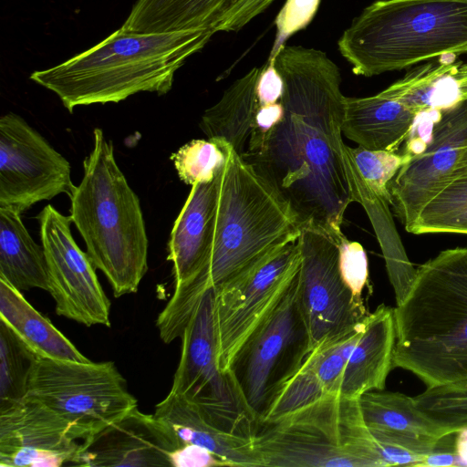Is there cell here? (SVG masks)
Instances as JSON below:
<instances>
[{
    "label": "cell",
    "mask_w": 467,
    "mask_h": 467,
    "mask_svg": "<svg viewBox=\"0 0 467 467\" xmlns=\"http://www.w3.org/2000/svg\"><path fill=\"white\" fill-rule=\"evenodd\" d=\"M369 431L386 467H419L439 440L379 430Z\"/></svg>",
    "instance_id": "obj_33"
},
{
    "label": "cell",
    "mask_w": 467,
    "mask_h": 467,
    "mask_svg": "<svg viewBox=\"0 0 467 467\" xmlns=\"http://www.w3.org/2000/svg\"><path fill=\"white\" fill-rule=\"evenodd\" d=\"M39 357L0 320V410L25 398Z\"/></svg>",
    "instance_id": "obj_29"
},
{
    "label": "cell",
    "mask_w": 467,
    "mask_h": 467,
    "mask_svg": "<svg viewBox=\"0 0 467 467\" xmlns=\"http://www.w3.org/2000/svg\"><path fill=\"white\" fill-rule=\"evenodd\" d=\"M179 447L163 423L137 407L82 441L69 465L172 466L173 454Z\"/></svg>",
    "instance_id": "obj_17"
},
{
    "label": "cell",
    "mask_w": 467,
    "mask_h": 467,
    "mask_svg": "<svg viewBox=\"0 0 467 467\" xmlns=\"http://www.w3.org/2000/svg\"><path fill=\"white\" fill-rule=\"evenodd\" d=\"M93 137L69 212L86 253L119 297L136 293L148 271V237L139 197L117 164L112 142L101 129Z\"/></svg>",
    "instance_id": "obj_5"
},
{
    "label": "cell",
    "mask_w": 467,
    "mask_h": 467,
    "mask_svg": "<svg viewBox=\"0 0 467 467\" xmlns=\"http://www.w3.org/2000/svg\"><path fill=\"white\" fill-rule=\"evenodd\" d=\"M383 91L415 114L425 109L447 110L467 100V63L441 58L428 62L410 69Z\"/></svg>",
    "instance_id": "obj_22"
},
{
    "label": "cell",
    "mask_w": 467,
    "mask_h": 467,
    "mask_svg": "<svg viewBox=\"0 0 467 467\" xmlns=\"http://www.w3.org/2000/svg\"><path fill=\"white\" fill-rule=\"evenodd\" d=\"M368 430L404 433L437 440L448 434L416 404L413 397L400 392L372 390L358 398Z\"/></svg>",
    "instance_id": "obj_27"
},
{
    "label": "cell",
    "mask_w": 467,
    "mask_h": 467,
    "mask_svg": "<svg viewBox=\"0 0 467 467\" xmlns=\"http://www.w3.org/2000/svg\"><path fill=\"white\" fill-rule=\"evenodd\" d=\"M226 158L225 149L211 140H192L171 156L180 179L189 185L213 180Z\"/></svg>",
    "instance_id": "obj_30"
},
{
    "label": "cell",
    "mask_w": 467,
    "mask_h": 467,
    "mask_svg": "<svg viewBox=\"0 0 467 467\" xmlns=\"http://www.w3.org/2000/svg\"><path fill=\"white\" fill-rule=\"evenodd\" d=\"M297 276L298 273L277 306L240 347L227 370L257 422L265 418L311 350Z\"/></svg>",
    "instance_id": "obj_8"
},
{
    "label": "cell",
    "mask_w": 467,
    "mask_h": 467,
    "mask_svg": "<svg viewBox=\"0 0 467 467\" xmlns=\"http://www.w3.org/2000/svg\"><path fill=\"white\" fill-rule=\"evenodd\" d=\"M393 313V368L411 372L426 388L466 387L467 247L441 251L420 265Z\"/></svg>",
    "instance_id": "obj_3"
},
{
    "label": "cell",
    "mask_w": 467,
    "mask_h": 467,
    "mask_svg": "<svg viewBox=\"0 0 467 467\" xmlns=\"http://www.w3.org/2000/svg\"><path fill=\"white\" fill-rule=\"evenodd\" d=\"M337 47L358 76L467 54V0H378L343 32Z\"/></svg>",
    "instance_id": "obj_6"
},
{
    "label": "cell",
    "mask_w": 467,
    "mask_h": 467,
    "mask_svg": "<svg viewBox=\"0 0 467 467\" xmlns=\"http://www.w3.org/2000/svg\"><path fill=\"white\" fill-rule=\"evenodd\" d=\"M413 398L417 406L448 433L467 427V386L426 388Z\"/></svg>",
    "instance_id": "obj_31"
},
{
    "label": "cell",
    "mask_w": 467,
    "mask_h": 467,
    "mask_svg": "<svg viewBox=\"0 0 467 467\" xmlns=\"http://www.w3.org/2000/svg\"><path fill=\"white\" fill-rule=\"evenodd\" d=\"M415 115L383 90L370 97H346L342 132L366 149L399 151Z\"/></svg>",
    "instance_id": "obj_21"
},
{
    "label": "cell",
    "mask_w": 467,
    "mask_h": 467,
    "mask_svg": "<svg viewBox=\"0 0 467 467\" xmlns=\"http://www.w3.org/2000/svg\"><path fill=\"white\" fill-rule=\"evenodd\" d=\"M344 336L345 334L337 339L316 347L305 360L327 394L340 392L343 373L348 361V357L343 350Z\"/></svg>",
    "instance_id": "obj_35"
},
{
    "label": "cell",
    "mask_w": 467,
    "mask_h": 467,
    "mask_svg": "<svg viewBox=\"0 0 467 467\" xmlns=\"http://www.w3.org/2000/svg\"><path fill=\"white\" fill-rule=\"evenodd\" d=\"M298 241L301 265L297 292L312 350L351 330L368 313L362 297L354 296L342 278L337 238L304 226Z\"/></svg>",
    "instance_id": "obj_12"
},
{
    "label": "cell",
    "mask_w": 467,
    "mask_h": 467,
    "mask_svg": "<svg viewBox=\"0 0 467 467\" xmlns=\"http://www.w3.org/2000/svg\"><path fill=\"white\" fill-rule=\"evenodd\" d=\"M172 466L176 467H215L226 466L225 462L213 452L202 447L184 445L173 454Z\"/></svg>",
    "instance_id": "obj_41"
},
{
    "label": "cell",
    "mask_w": 467,
    "mask_h": 467,
    "mask_svg": "<svg viewBox=\"0 0 467 467\" xmlns=\"http://www.w3.org/2000/svg\"><path fill=\"white\" fill-rule=\"evenodd\" d=\"M467 176V100L442 111L424 151L402 165L388 185L390 206L405 229L454 181Z\"/></svg>",
    "instance_id": "obj_15"
},
{
    "label": "cell",
    "mask_w": 467,
    "mask_h": 467,
    "mask_svg": "<svg viewBox=\"0 0 467 467\" xmlns=\"http://www.w3.org/2000/svg\"><path fill=\"white\" fill-rule=\"evenodd\" d=\"M274 1L232 0L215 17L211 29L213 33L238 31L268 8Z\"/></svg>",
    "instance_id": "obj_38"
},
{
    "label": "cell",
    "mask_w": 467,
    "mask_h": 467,
    "mask_svg": "<svg viewBox=\"0 0 467 467\" xmlns=\"http://www.w3.org/2000/svg\"><path fill=\"white\" fill-rule=\"evenodd\" d=\"M0 320L40 358L89 361L48 318L29 304L21 291L2 278Z\"/></svg>",
    "instance_id": "obj_24"
},
{
    "label": "cell",
    "mask_w": 467,
    "mask_h": 467,
    "mask_svg": "<svg viewBox=\"0 0 467 467\" xmlns=\"http://www.w3.org/2000/svg\"><path fill=\"white\" fill-rule=\"evenodd\" d=\"M357 169L368 186L390 205L388 185L409 159L400 151L349 147Z\"/></svg>",
    "instance_id": "obj_32"
},
{
    "label": "cell",
    "mask_w": 467,
    "mask_h": 467,
    "mask_svg": "<svg viewBox=\"0 0 467 467\" xmlns=\"http://www.w3.org/2000/svg\"><path fill=\"white\" fill-rule=\"evenodd\" d=\"M261 69L254 67L236 79L200 121L208 140L229 146L240 156L246 150L260 107L256 85Z\"/></svg>",
    "instance_id": "obj_23"
},
{
    "label": "cell",
    "mask_w": 467,
    "mask_h": 467,
    "mask_svg": "<svg viewBox=\"0 0 467 467\" xmlns=\"http://www.w3.org/2000/svg\"><path fill=\"white\" fill-rule=\"evenodd\" d=\"M455 432L441 437L419 467H455Z\"/></svg>",
    "instance_id": "obj_42"
},
{
    "label": "cell",
    "mask_w": 467,
    "mask_h": 467,
    "mask_svg": "<svg viewBox=\"0 0 467 467\" xmlns=\"http://www.w3.org/2000/svg\"><path fill=\"white\" fill-rule=\"evenodd\" d=\"M44 248L48 291L58 316L87 327H110V302L102 289L96 267L71 234L69 216L47 204L37 216Z\"/></svg>",
    "instance_id": "obj_14"
},
{
    "label": "cell",
    "mask_w": 467,
    "mask_h": 467,
    "mask_svg": "<svg viewBox=\"0 0 467 467\" xmlns=\"http://www.w3.org/2000/svg\"><path fill=\"white\" fill-rule=\"evenodd\" d=\"M26 396L66 420L86 440L138 407L112 361L78 362L38 358Z\"/></svg>",
    "instance_id": "obj_9"
},
{
    "label": "cell",
    "mask_w": 467,
    "mask_h": 467,
    "mask_svg": "<svg viewBox=\"0 0 467 467\" xmlns=\"http://www.w3.org/2000/svg\"><path fill=\"white\" fill-rule=\"evenodd\" d=\"M171 392L192 402L216 428L253 440L258 422L229 371L218 364L214 289L203 293L185 327Z\"/></svg>",
    "instance_id": "obj_10"
},
{
    "label": "cell",
    "mask_w": 467,
    "mask_h": 467,
    "mask_svg": "<svg viewBox=\"0 0 467 467\" xmlns=\"http://www.w3.org/2000/svg\"><path fill=\"white\" fill-rule=\"evenodd\" d=\"M257 99L260 106L279 102L284 93L283 78L275 66L274 59H268L262 67L257 85Z\"/></svg>",
    "instance_id": "obj_40"
},
{
    "label": "cell",
    "mask_w": 467,
    "mask_h": 467,
    "mask_svg": "<svg viewBox=\"0 0 467 467\" xmlns=\"http://www.w3.org/2000/svg\"><path fill=\"white\" fill-rule=\"evenodd\" d=\"M441 115L442 111L437 109H425L415 115L410 132L402 144V150H399L409 159V161L427 148Z\"/></svg>",
    "instance_id": "obj_39"
},
{
    "label": "cell",
    "mask_w": 467,
    "mask_h": 467,
    "mask_svg": "<svg viewBox=\"0 0 467 467\" xmlns=\"http://www.w3.org/2000/svg\"><path fill=\"white\" fill-rule=\"evenodd\" d=\"M78 441L66 420L34 398L0 410L1 467L69 465L80 447Z\"/></svg>",
    "instance_id": "obj_16"
},
{
    "label": "cell",
    "mask_w": 467,
    "mask_h": 467,
    "mask_svg": "<svg viewBox=\"0 0 467 467\" xmlns=\"http://www.w3.org/2000/svg\"><path fill=\"white\" fill-rule=\"evenodd\" d=\"M327 394L315 372L304 362L301 368L282 388L262 421L279 418Z\"/></svg>",
    "instance_id": "obj_34"
},
{
    "label": "cell",
    "mask_w": 467,
    "mask_h": 467,
    "mask_svg": "<svg viewBox=\"0 0 467 467\" xmlns=\"http://www.w3.org/2000/svg\"><path fill=\"white\" fill-rule=\"evenodd\" d=\"M455 467H467V427L461 428L454 435Z\"/></svg>",
    "instance_id": "obj_43"
},
{
    "label": "cell",
    "mask_w": 467,
    "mask_h": 467,
    "mask_svg": "<svg viewBox=\"0 0 467 467\" xmlns=\"http://www.w3.org/2000/svg\"><path fill=\"white\" fill-rule=\"evenodd\" d=\"M232 0H137L120 27L133 34L211 29Z\"/></svg>",
    "instance_id": "obj_26"
},
{
    "label": "cell",
    "mask_w": 467,
    "mask_h": 467,
    "mask_svg": "<svg viewBox=\"0 0 467 467\" xmlns=\"http://www.w3.org/2000/svg\"><path fill=\"white\" fill-rule=\"evenodd\" d=\"M68 161L20 116L0 118V207L20 213L75 190Z\"/></svg>",
    "instance_id": "obj_13"
},
{
    "label": "cell",
    "mask_w": 467,
    "mask_h": 467,
    "mask_svg": "<svg viewBox=\"0 0 467 467\" xmlns=\"http://www.w3.org/2000/svg\"><path fill=\"white\" fill-rule=\"evenodd\" d=\"M405 230L414 234H467V176L454 181L430 201Z\"/></svg>",
    "instance_id": "obj_28"
},
{
    "label": "cell",
    "mask_w": 467,
    "mask_h": 467,
    "mask_svg": "<svg viewBox=\"0 0 467 467\" xmlns=\"http://www.w3.org/2000/svg\"><path fill=\"white\" fill-rule=\"evenodd\" d=\"M265 467H386L358 398H322L259 422L253 438Z\"/></svg>",
    "instance_id": "obj_7"
},
{
    "label": "cell",
    "mask_w": 467,
    "mask_h": 467,
    "mask_svg": "<svg viewBox=\"0 0 467 467\" xmlns=\"http://www.w3.org/2000/svg\"><path fill=\"white\" fill-rule=\"evenodd\" d=\"M300 265L297 238L214 288L217 357L223 371L228 370L245 339L280 302Z\"/></svg>",
    "instance_id": "obj_11"
},
{
    "label": "cell",
    "mask_w": 467,
    "mask_h": 467,
    "mask_svg": "<svg viewBox=\"0 0 467 467\" xmlns=\"http://www.w3.org/2000/svg\"><path fill=\"white\" fill-rule=\"evenodd\" d=\"M395 338L393 308L379 305L364 318L363 330L344 369L341 395L359 398L365 392L384 389L393 368Z\"/></svg>",
    "instance_id": "obj_20"
},
{
    "label": "cell",
    "mask_w": 467,
    "mask_h": 467,
    "mask_svg": "<svg viewBox=\"0 0 467 467\" xmlns=\"http://www.w3.org/2000/svg\"><path fill=\"white\" fill-rule=\"evenodd\" d=\"M337 240L342 278L354 296L362 297V291L368 279L366 251L359 243L348 240L343 234Z\"/></svg>",
    "instance_id": "obj_37"
},
{
    "label": "cell",
    "mask_w": 467,
    "mask_h": 467,
    "mask_svg": "<svg viewBox=\"0 0 467 467\" xmlns=\"http://www.w3.org/2000/svg\"><path fill=\"white\" fill-rule=\"evenodd\" d=\"M171 432L180 447L193 445L213 452L226 466L260 467L253 440L223 431L208 422L185 397L169 392L153 414Z\"/></svg>",
    "instance_id": "obj_19"
},
{
    "label": "cell",
    "mask_w": 467,
    "mask_h": 467,
    "mask_svg": "<svg viewBox=\"0 0 467 467\" xmlns=\"http://www.w3.org/2000/svg\"><path fill=\"white\" fill-rule=\"evenodd\" d=\"M212 29L133 34L121 28L89 49L30 79L53 91L69 113L78 106L118 103L139 92L168 93L175 72L199 52Z\"/></svg>",
    "instance_id": "obj_4"
},
{
    "label": "cell",
    "mask_w": 467,
    "mask_h": 467,
    "mask_svg": "<svg viewBox=\"0 0 467 467\" xmlns=\"http://www.w3.org/2000/svg\"><path fill=\"white\" fill-rule=\"evenodd\" d=\"M214 233L206 262L175 286L156 326L161 340L181 337L201 296L298 238L302 226L288 203L227 145Z\"/></svg>",
    "instance_id": "obj_2"
},
{
    "label": "cell",
    "mask_w": 467,
    "mask_h": 467,
    "mask_svg": "<svg viewBox=\"0 0 467 467\" xmlns=\"http://www.w3.org/2000/svg\"><path fill=\"white\" fill-rule=\"evenodd\" d=\"M281 119L241 157L288 203L302 227L337 238L354 202L342 140L345 99L337 66L318 49L280 47Z\"/></svg>",
    "instance_id": "obj_1"
},
{
    "label": "cell",
    "mask_w": 467,
    "mask_h": 467,
    "mask_svg": "<svg viewBox=\"0 0 467 467\" xmlns=\"http://www.w3.org/2000/svg\"><path fill=\"white\" fill-rule=\"evenodd\" d=\"M20 213L0 207V278L19 291H48V273L44 248L37 244Z\"/></svg>",
    "instance_id": "obj_25"
},
{
    "label": "cell",
    "mask_w": 467,
    "mask_h": 467,
    "mask_svg": "<svg viewBox=\"0 0 467 467\" xmlns=\"http://www.w3.org/2000/svg\"><path fill=\"white\" fill-rule=\"evenodd\" d=\"M223 166L211 182L192 185L188 198L174 222L168 243L167 260L172 263L175 286L193 277L208 258Z\"/></svg>",
    "instance_id": "obj_18"
},
{
    "label": "cell",
    "mask_w": 467,
    "mask_h": 467,
    "mask_svg": "<svg viewBox=\"0 0 467 467\" xmlns=\"http://www.w3.org/2000/svg\"><path fill=\"white\" fill-rule=\"evenodd\" d=\"M319 3L320 0H286L275 21L276 34L268 59L276 55L287 38L312 21Z\"/></svg>",
    "instance_id": "obj_36"
}]
</instances>
